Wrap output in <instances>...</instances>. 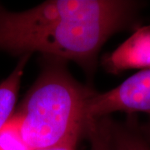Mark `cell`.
<instances>
[{"mask_svg": "<svg viewBox=\"0 0 150 150\" xmlns=\"http://www.w3.org/2000/svg\"><path fill=\"white\" fill-rule=\"evenodd\" d=\"M134 5L123 0H51L23 12L0 9V49L40 52L92 71L100 48L129 22Z\"/></svg>", "mask_w": 150, "mask_h": 150, "instance_id": "obj_1", "label": "cell"}, {"mask_svg": "<svg viewBox=\"0 0 150 150\" xmlns=\"http://www.w3.org/2000/svg\"><path fill=\"white\" fill-rule=\"evenodd\" d=\"M93 93L62 67L44 70L16 113L30 150L77 145L87 133L86 106Z\"/></svg>", "mask_w": 150, "mask_h": 150, "instance_id": "obj_2", "label": "cell"}, {"mask_svg": "<svg viewBox=\"0 0 150 150\" xmlns=\"http://www.w3.org/2000/svg\"><path fill=\"white\" fill-rule=\"evenodd\" d=\"M114 112L150 114V68L140 70L109 91L94 93L86 106V116L89 122Z\"/></svg>", "mask_w": 150, "mask_h": 150, "instance_id": "obj_3", "label": "cell"}, {"mask_svg": "<svg viewBox=\"0 0 150 150\" xmlns=\"http://www.w3.org/2000/svg\"><path fill=\"white\" fill-rule=\"evenodd\" d=\"M109 73L150 68V25L139 28L111 54L103 59Z\"/></svg>", "mask_w": 150, "mask_h": 150, "instance_id": "obj_4", "label": "cell"}, {"mask_svg": "<svg viewBox=\"0 0 150 150\" xmlns=\"http://www.w3.org/2000/svg\"><path fill=\"white\" fill-rule=\"evenodd\" d=\"M29 55L24 54L11 74L0 83V129L13 117L22 76Z\"/></svg>", "mask_w": 150, "mask_h": 150, "instance_id": "obj_5", "label": "cell"}, {"mask_svg": "<svg viewBox=\"0 0 150 150\" xmlns=\"http://www.w3.org/2000/svg\"><path fill=\"white\" fill-rule=\"evenodd\" d=\"M112 150H150V146L137 131L112 123Z\"/></svg>", "mask_w": 150, "mask_h": 150, "instance_id": "obj_6", "label": "cell"}, {"mask_svg": "<svg viewBox=\"0 0 150 150\" xmlns=\"http://www.w3.org/2000/svg\"><path fill=\"white\" fill-rule=\"evenodd\" d=\"M112 123L108 117L89 122L86 135L90 139V150H112Z\"/></svg>", "mask_w": 150, "mask_h": 150, "instance_id": "obj_7", "label": "cell"}, {"mask_svg": "<svg viewBox=\"0 0 150 150\" xmlns=\"http://www.w3.org/2000/svg\"><path fill=\"white\" fill-rule=\"evenodd\" d=\"M0 150H30L23 140L20 121L16 114L0 129Z\"/></svg>", "mask_w": 150, "mask_h": 150, "instance_id": "obj_8", "label": "cell"}, {"mask_svg": "<svg viewBox=\"0 0 150 150\" xmlns=\"http://www.w3.org/2000/svg\"><path fill=\"white\" fill-rule=\"evenodd\" d=\"M35 150H76V145L63 144L59 145V146L50 147V148H46V149H41Z\"/></svg>", "mask_w": 150, "mask_h": 150, "instance_id": "obj_9", "label": "cell"}, {"mask_svg": "<svg viewBox=\"0 0 150 150\" xmlns=\"http://www.w3.org/2000/svg\"><path fill=\"white\" fill-rule=\"evenodd\" d=\"M143 132L148 137V139L150 140V121L147 123L144 126H143Z\"/></svg>", "mask_w": 150, "mask_h": 150, "instance_id": "obj_10", "label": "cell"}]
</instances>
